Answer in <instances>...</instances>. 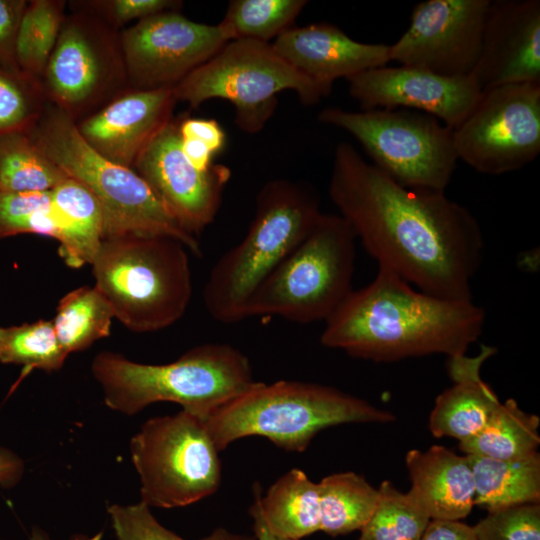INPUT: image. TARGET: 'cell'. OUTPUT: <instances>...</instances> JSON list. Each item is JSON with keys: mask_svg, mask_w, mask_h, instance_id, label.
Wrapping results in <instances>:
<instances>
[{"mask_svg": "<svg viewBox=\"0 0 540 540\" xmlns=\"http://www.w3.org/2000/svg\"><path fill=\"white\" fill-rule=\"evenodd\" d=\"M328 192L379 267L422 292L472 300L483 233L473 214L445 191L405 187L341 142L334 151Z\"/></svg>", "mask_w": 540, "mask_h": 540, "instance_id": "obj_1", "label": "cell"}, {"mask_svg": "<svg viewBox=\"0 0 540 540\" xmlns=\"http://www.w3.org/2000/svg\"><path fill=\"white\" fill-rule=\"evenodd\" d=\"M320 342L352 357L392 362L410 357L466 354L482 334L485 311L473 300L422 292L379 267L324 322Z\"/></svg>", "mask_w": 540, "mask_h": 540, "instance_id": "obj_2", "label": "cell"}, {"mask_svg": "<svg viewBox=\"0 0 540 540\" xmlns=\"http://www.w3.org/2000/svg\"><path fill=\"white\" fill-rule=\"evenodd\" d=\"M91 372L107 408L135 416L157 402H173L205 420L255 380L248 357L226 343H205L166 364H145L122 354L95 355Z\"/></svg>", "mask_w": 540, "mask_h": 540, "instance_id": "obj_3", "label": "cell"}, {"mask_svg": "<svg viewBox=\"0 0 540 540\" xmlns=\"http://www.w3.org/2000/svg\"><path fill=\"white\" fill-rule=\"evenodd\" d=\"M394 415L336 388L311 382L255 381L204 420L219 451L262 436L289 452H303L321 430L348 423H386Z\"/></svg>", "mask_w": 540, "mask_h": 540, "instance_id": "obj_4", "label": "cell"}, {"mask_svg": "<svg viewBox=\"0 0 540 540\" xmlns=\"http://www.w3.org/2000/svg\"><path fill=\"white\" fill-rule=\"evenodd\" d=\"M321 214L319 198L309 186L287 179L268 181L257 195L246 235L210 271L203 290L209 315L223 324L244 320L252 294Z\"/></svg>", "mask_w": 540, "mask_h": 540, "instance_id": "obj_5", "label": "cell"}, {"mask_svg": "<svg viewBox=\"0 0 540 540\" xmlns=\"http://www.w3.org/2000/svg\"><path fill=\"white\" fill-rule=\"evenodd\" d=\"M27 133L68 177L84 185L98 200L104 239L167 236L182 242L195 256L201 255L198 239L177 224L143 178L132 168L115 164L92 149L75 122L57 106L48 102Z\"/></svg>", "mask_w": 540, "mask_h": 540, "instance_id": "obj_6", "label": "cell"}, {"mask_svg": "<svg viewBox=\"0 0 540 540\" xmlns=\"http://www.w3.org/2000/svg\"><path fill=\"white\" fill-rule=\"evenodd\" d=\"M188 248L156 235L104 239L92 262L95 286L129 330L167 328L185 314L192 297Z\"/></svg>", "mask_w": 540, "mask_h": 540, "instance_id": "obj_7", "label": "cell"}, {"mask_svg": "<svg viewBox=\"0 0 540 540\" xmlns=\"http://www.w3.org/2000/svg\"><path fill=\"white\" fill-rule=\"evenodd\" d=\"M356 236L339 214L323 213L250 297L245 319L326 321L352 289Z\"/></svg>", "mask_w": 540, "mask_h": 540, "instance_id": "obj_8", "label": "cell"}, {"mask_svg": "<svg viewBox=\"0 0 540 540\" xmlns=\"http://www.w3.org/2000/svg\"><path fill=\"white\" fill-rule=\"evenodd\" d=\"M294 90L305 105L326 93L282 58L271 43L228 41L212 58L174 88L175 99L197 108L210 99L231 102L235 124L244 132H260L277 106V94Z\"/></svg>", "mask_w": 540, "mask_h": 540, "instance_id": "obj_9", "label": "cell"}, {"mask_svg": "<svg viewBox=\"0 0 540 540\" xmlns=\"http://www.w3.org/2000/svg\"><path fill=\"white\" fill-rule=\"evenodd\" d=\"M318 120L351 134L374 166L405 187L445 191L456 168L452 129L429 114L328 107Z\"/></svg>", "mask_w": 540, "mask_h": 540, "instance_id": "obj_10", "label": "cell"}, {"mask_svg": "<svg viewBox=\"0 0 540 540\" xmlns=\"http://www.w3.org/2000/svg\"><path fill=\"white\" fill-rule=\"evenodd\" d=\"M129 450L140 501L150 507L188 506L220 487V451L204 420L184 410L146 420L132 436Z\"/></svg>", "mask_w": 540, "mask_h": 540, "instance_id": "obj_11", "label": "cell"}, {"mask_svg": "<svg viewBox=\"0 0 540 540\" xmlns=\"http://www.w3.org/2000/svg\"><path fill=\"white\" fill-rule=\"evenodd\" d=\"M41 86L47 101L75 123L130 89L120 30L93 14L71 10Z\"/></svg>", "mask_w": 540, "mask_h": 540, "instance_id": "obj_12", "label": "cell"}, {"mask_svg": "<svg viewBox=\"0 0 540 540\" xmlns=\"http://www.w3.org/2000/svg\"><path fill=\"white\" fill-rule=\"evenodd\" d=\"M457 158L479 173L518 170L540 152V83L496 87L452 130Z\"/></svg>", "mask_w": 540, "mask_h": 540, "instance_id": "obj_13", "label": "cell"}, {"mask_svg": "<svg viewBox=\"0 0 540 540\" xmlns=\"http://www.w3.org/2000/svg\"><path fill=\"white\" fill-rule=\"evenodd\" d=\"M131 89L174 88L227 42L218 25L195 22L177 10L137 21L120 31Z\"/></svg>", "mask_w": 540, "mask_h": 540, "instance_id": "obj_14", "label": "cell"}, {"mask_svg": "<svg viewBox=\"0 0 540 540\" xmlns=\"http://www.w3.org/2000/svg\"><path fill=\"white\" fill-rule=\"evenodd\" d=\"M490 0H427L390 45V61L444 76L472 74L479 59Z\"/></svg>", "mask_w": 540, "mask_h": 540, "instance_id": "obj_15", "label": "cell"}, {"mask_svg": "<svg viewBox=\"0 0 540 540\" xmlns=\"http://www.w3.org/2000/svg\"><path fill=\"white\" fill-rule=\"evenodd\" d=\"M178 124L179 117L163 127L140 153L132 169L177 224L197 237L214 221L231 171L215 163L206 171L194 167L182 152Z\"/></svg>", "mask_w": 540, "mask_h": 540, "instance_id": "obj_16", "label": "cell"}, {"mask_svg": "<svg viewBox=\"0 0 540 540\" xmlns=\"http://www.w3.org/2000/svg\"><path fill=\"white\" fill-rule=\"evenodd\" d=\"M362 110L407 109L429 114L456 128L479 101L482 90L472 74L444 76L399 65L377 67L347 79Z\"/></svg>", "mask_w": 540, "mask_h": 540, "instance_id": "obj_17", "label": "cell"}, {"mask_svg": "<svg viewBox=\"0 0 540 540\" xmlns=\"http://www.w3.org/2000/svg\"><path fill=\"white\" fill-rule=\"evenodd\" d=\"M482 92L540 83V1H490L479 59L472 72Z\"/></svg>", "mask_w": 540, "mask_h": 540, "instance_id": "obj_18", "label": "cell"}, {"mask_svg": "<svg viewBox=\"0 0 540 540\" xmlns=\"http://www.w3.org/2000/svg\"><path fill=\"white\" fill-rule=\"evenodd\" d=\"M176 103L173 88H130L75 125L97 153L132 168L150 141L173 119Z\"/></svg>", "mask_w": 540, "mask_h": 540, "instance_id": "obj_19", "label": "cell"}, {"mask_svg": "<svg viewBox=\"0 0 540 540\" xmlns=\"http://www.w3.org/2000/svg\"><path fill=\"white\" fill-rule=\"evenodd\" d=\"M271 44L282 58L326 95L335 80L348 79L390 61V45L355 41L329 23L291 27Z\"/></svg>", "mask_w": 540, "mask_h": 540, "instance_id": "obj_20", "label": "cell"}, {"mask_svg": "<svg viewBox=\"0 0 540 540\" xmlns=\"http://www.w3.org/2000/svg\"><path fill=\"white\" fill-rule=\"evenodd\" d=\"M496 349L482 345L475 356L449 357L448 375L452 385L439 394L429 417V429L436 437H452L464 442L477 435L501 403L482 379L483 363Z\"/></svg>", "mask_w": 540, "mask_h": 540, "instance_id": "obj_21", "label": "cell"}, {"mask_svg": "<svg viewBox=\"0 0 540 540\" xmlns=\"http://www.w3.org/2000/svg\"><path fill=\"white\" fill-rule=\"evenodd\" d=\"M409 490L430 519L461 520L474 506V479L466 455L441 445L410 450L405 458Z\"/></svg>", "mask_w": 540, "mask_h": 540, "instance_id": "obj_22", "label": "cell"}, {"mask_svg": "<svg viewBox=\"0 0 540 540\" xmlns=\"http://www.w3.org/2000/svg\"><path fill=\"white\" fill-rule=\"evenodd\" d=\"M58 225V253L65 264L78 269L92 264L104 239L102 208L80 182L68 177L50 191Z\"/></svg>", "mask_w": 540, "mask_h": 540, "instance_id": "obj_23", "label": "cell"}, {"mask_svg": "<svg viewBox=\"0 0 540 540\" xmlns=\"http://www.w3.org/2000/svg\"><path fill=\"white\" fill-rule=\"evenodd\" d=\"M263 519L275 535L301 540L320 531L318 483L304 471L293 468L279 477L262 497L255 485Z\"/></svg>", "mask_w": 540, "mask_h": 540, "instance_id": "obj_24", "label": "cell"}, {"mask_svg": "<svg viewBox=\"0 0 540 540\" xmlns=\"http://www.w3.org/2000/svg\"><path fill=\"white\" fill-rule=\"evenodd\" d=\"M466 456L474 479V505L493 511L540 502L539 453L516 460Z\"/></svg>", "mask_w": 540, "mask_h": 540, "instance_id": "obj_25", "label": "cell"}, {"mask_svg": "<svg viewBox=\"0 0 540 540\" xmlns=\"http://www.w3.org/2000/svg\"><path fill=\"white\" fill-rule=\"evenodd\" d=\"M540 419L526 413L510 398L500 403L485 427L474 437L459 443L466 455H478L499 460L530 457L540 444Z\"/></svg>", "mask_w": 540, "mask_h": 540, "instance_id": "obj_26", "label": "cell"}, {"mask_svg": "<svg viewBox=\"0 0 540 540\" xmlns=\"http://www.w3.org/2000/svg\"><path fill=\"white\" fill-rule=\"evenodd\" d=\"M318 487L320 531L332 537L360 531L378 501V488L352 471L324 477Z\"/></svg>", "mask_w": 540, "mask_h": 540, "instance_id": "obj_27", "label": "cell"}, {"mask_svg": "<svg viewBox=\"0 0 540 540\" xmlns=\"http://www.w3.org/2000/svg\"><path fill=\"white\" fill-rule=\"evenodd\" d=\"M114 317L111 304L96 286H81L61 298L52 323L62 349L69 355L108 337Z\"/></svg>", "mask_w": 540, "mask_h": 540, "instance_id": "obj_28", "label": "cell"}, {"mask_svg": "<svg viewBox=\"0 0 540 540\" xmlns=\"http://www.w3.org/2000/svg\"><path fill=\"white\" fill-rule=\"evenodd\" d=\"M68 176L49 159L26 132L0 137V190L45 192Z\"/></svg>", "mask_w": 540, "mask_h": 540, "instance_id": "obj_29", "label": "cell"}, {"mask_svg": "<svg viewBox=\"0 0 540 540\" xmlns=\"http://www.w3.org/2000/svg\"><path fill=\"white\" fill-rule=\"evenodd\" d=\"M63 0H31L22 15L15 44L18 67L41 82L59 38L66 13Z\"/></svg>", "mask_w": 540, "mask_h": 540, "instance_id": "obj_30", "label": "cell"}, {"mask_svg": "<svg viewBox=\"0 0 540 540\" xmlns=\"http://www.w3.org/2000/svg\"><path fill=\"white\" fill-rule=\"evenodd\" d=\"M307 3L305 0H233L217 25L228 41L269 43L292 27Z\"/></svg>", "mask_w": 540, "mask_h": 540, "instance_id": "obj_31", "label": "cell"}, {"mask_svg": "<svg viewBox=\"0 0 540 540\" xmlns=\"http://www.w3.org/2000/svg\"><path fill=\"white\" fill-rule=\"evenodd\" d=\"M52 320H38L0 326V363L53 372L62 368L67 358Z\"/></svg>", "mask_w": 540, "mask_h": 540, "instance_id": "obj_32", "label": "cell"}, {"mask_svg": "<svg viewBox=\"0 0 540 540\" xmlns=\"http://www.w3.org/2000/svg\"><path fill=\"white\" fill-rule=\"evenodd\" d=\"M429 521L410 491L400 492L390 481H383L376 507L358 540H419Z\"/></svg>", "mask_w": 540, "mask_h": 540, "instance_id": "obj_33", "label": "cell"}, {"mask_svg": "<svg viewBox=\"0 0 540 540\" xmlns=\"http://www.w3.org/2000/svg\"><path fill=\"white\" fill-rule=\"evenodd\" d=\"M47 103L40 81L20 69L0 66V137L29 131Z\"/></svg>", "mask_w": 540, "mask_h": 540, "instance_id": "obj_34", "label": "cell"}, {"mask_svg": "<svg viewBox=\"0 0 540 540\" xmlns=\"http://www.w3.org/2000/svg\"><path fill=\"white\" fill-rule=\"evenodd\" d=\"M58 238V225L50 191L9 192L0 190V240L20 234Z\"/></svg>", "mask_w": 540, "mask_h": 540, "instance_id": "obj_35", "label": "cell"}, {"mask_svg": "<svg viewBox=\"0 0 540 540\" xmlns=\"http://www.w3.org/2000/svg\"><path fill=\"white\" fill-rule=\"evenodd\" d=\"M472 528L476 540H540V502L488 511Z\"/></svg>", "mask_w": 540, "mask_h": 540, "instance_id": "obj_36", "label": "cell"}, {"mask_svg": "<svg viewBox=\"0 0 540 540\" xmlns=\"http://www.w3.org/2000/svg\"><path fill=\"white\" fill-rule=\"evenodd\" d=\"M71 10L93 14L113 28L120 30L132 20H141L154 14L179 10L181 1L175 0H77L69 1Z\"/></svg>", "mask_w": 540, "mask_h": 540, "instance_id": "obj_37", "label": "cell"}, {"mask_svg": "<svg viewBox=\"0 0 540 540\" xmlns=\"http://www.w3.org/2000/svg\"><path fill=\"white\" fill-rule=\"evenodd\" d=\"M107 513L117 540H185L164 527L142 501L111 504Z\"/></svg>", "mask_w": 540, "mask_h": 540, "instance_id": "obj_38", "label": "cell"}, {"mask_svg": "<svg viewBox=\"0 0 540 540\" xmlns=\"http://www.w3.org/2000/svg\"><path fill=\"white\" fill-rule=\"evenodd\" d=\"M27 4V0H0V66L20 69L16 62L15 44Z\"/></svg>", "mask_w": 540, "mask_h": 540, "instance_id": "obj_39", "label": "cell"}, {"mask_svg": "<svg viewBox=\"0 0 540 540\" xmlns=\"http://www.w3.org/2000/svg\"><path fill=\"white\" fill-rule=\"evenodd\" d=\"M178 129L181 138L201 141L214 155L224 147L225 133L215 119L179 117Z\"/></svg>", "mask_w": 540, "mask_h": 540, "instance_id": "obj_40", "label": "cell"}, {"mask_svg": "<svg viewBox=\"0 0 540 540\" xmlns=\"http://www.w3.org/2000/svg\"><path fill=\"white\" fill-rule=\"evenodd\" d=\"M419 540H476L472 526L459 520L430 519Z\"/></svg>", "mask_w": 540, "mask_h": 540, "instance_id": "obj_41", "label": "cell"}, {"mask_svg": "<svg viewBox=\"0 0 540 540\" xmlns=\"http://www.w3.org/2000/svg\"><path fill=\"white\" fill-rule=\"evenodd\" d=\"M25 462L15 451L0 446V490L12 489L22 480Z\"/></svg>", "mask_w": 540, "mask_h": 540, "instance_id": "obj_42", "label": "cell"}, {"mask_svg": "<svg viewBox=\"0 0 540 540\" xmlns=\"http://www.w3.org/2000/svg\"><path fill=\"white\" fill-rule=\"evenodd\" d=\"M180 143L183 154L197 169L206 171L214 164V153L201 141L180 137Z\"/></svg>", "mask_w": 540, "mask_h": 540, "instance_id": "obj_43", "label": "cell"}, {"mask_svg": "<svg viewBox=\"0 0 540 540\" xmlns=\"http://www.w3.org/2000/svg\"><path fill=\"white\" fill-rule=\"evenodd\" d=\"M253 520V532L257 540H292L273 534L267 527L260 511L256 487H254V501L249 508Z\"/></svg>", "mask_w": 540, "mask_h": 540, "instance_id": "obj_44", "label": "cell"}, {"mask_svg": "<svg viewBox=\"0 0 540 540\" xmlns=\"http://www.w3.org/2000/svg\"><path fill=\"white\" fill-rule=\"evenodd\" d=\"M200 540H257L254 535L234 533L226 528L219 527Z\"/></svg>", "mask_w": 540, "mask_h": 540, "instance_id": "obj_45", "label": "cell"}, {"mask_svg": "<svg viewBox=\"0 0 540 540\" xmlns=\"http://www.w3.org/2000/svg\"><path fill=\"white\" fill-rule=\"evenodd\" d=\"M29 540H52V539L44 530L38 527H34L32 529ZM71 540H103V533L98 532L93 535L76 534L71 538Z\"/></svg>", "mask_w": 540, "mask_h": 540, "instance_id": "obj_46", "label": "cell"}]
</instances>
